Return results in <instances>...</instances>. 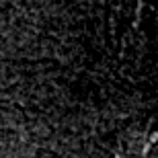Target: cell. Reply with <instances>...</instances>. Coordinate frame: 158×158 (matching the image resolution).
Listing matches in <instances>:
<instances>
[{
    "instance_id": "cell-1",
    "label": "cell",
    "mask_w": 158,
    "mask_h": 158,
    "mask_svg": "<svg viewBox=\"0 0 158 158\" xmlns=\"http://www.w3.org/2000/svg\"><path fill=\"white\" fill-rule=\"evenodd\" d=\"M121 158H158V117L127 127L119 138Z\"/></svg>"
}]
</instances>
